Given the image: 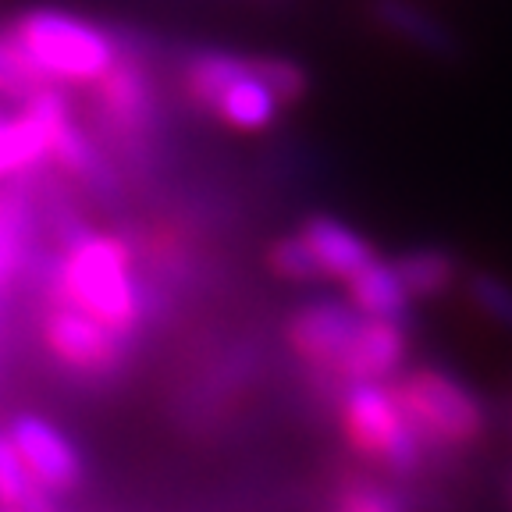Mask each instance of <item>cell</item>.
Listing matches in <instances>:
<instances>
[{"mask_svg":"<svg viewBox=\"0 0 512 512\" xmlns=\"http://www.w3.org/2000/svg\"><path fill=\"white\" fill-rule=\"evenodd\" d=\"M249 54L228 47H196L178 61V96L196 114L210 118L224 89L246 72Z\"/></svg>","mask_w":512,"mask_h":512,"instance_id":"15","label":"cell"},{"mask_svg":"<svg viewBox=\"0 0 512 512\" xmlns=\"http://www.w3.org/2000/svg\"><path fill=\"white\" fill-rule=\"evenodd\" d=\"M54 86H93L121 57L111 25L61 8H25L4 29Z\"/></svg>","mask_w":512,"mask_h":512,"instance_id":"4","label":"cell"},{"mask_svg":"<svg viewBox=\"0 0 512 512\" xmlns=\"http://www.w3.org/2000/svg\"><path fill=\"white\" fill-rule=\"evenodd\" d=\"M264 264H267V271H271L278 281H285V285H299V288L324 285V274H320L310 246L299 239V232L278 235V239L267 242Z\"/></svg>","mask_w":512,"mask_h":512,"instance_id":"22","label":"cell"},{"mask_svg":"<svg viewBox=\"0 0 512 512\" xmlns=\"http://www.w3.org/2000/svg\"><path fill=\"white\" fill-rule=\"evenodd\" d=\"M299 239L310 246L313 260H317L320 274H324V285H349L363 267H370L377 260V246L367 235L349 224L338 214H324V210H313L299 221Z\"/></svg>","mask_w":512,"mask_h":512,"instance_id":"12","label":"cell"},{"mask_svg":"<svg viewBox=\"0 0 512 512\" xmlns=\"http://www.w3.org/2000/svg\"><path fill=\"white\" fill-rule=\"evenodd\" d=\"M36 299H40V345L61 374L89 388H111L136 363L143 342L121 338L118 331L89 317L61 288H36Z\"/></svg>","mask_w":512,"mask_h":512,"instance_id":"6","label":"cell"},{"mask_svg":"<svg viewBox=\"0 0 512 512\" xmlns=\"http://www.w3.org/2000/svg\"><path fill=\"white\" fill-rule=\"evenodd\" d=\"M54 82L25 57V50L11 40L8 32L0 29V100L8 104H29L32 96H40L43 89H50Z\"/></svg>","mask_w":512,"mask_h":512,"instance_id":"21","label":"cell"},{"mask_svg":"<svg viewBox=\"0 0 512 512\" xmlns=\"http://www.w3.org/2000/svg\"><path fill=\"white\" fill-rule=\"evenodd\" d=\"M253 68L256 75L274 89V96L281 100V107H299L310 96L313 79L306 72V64H299L296 57L285 54H253Z\"/></svg>","mask_w":512,"mask_h":512,"instance_id":"23","label":"cell"},{"mask_svg":"<svg viewBox=\"0 0 512 512\" xmlns=\"http://www.w3.org/2000/svg\"><path fill=\"white\" fill-rule=\"evenodd\" d=\"M50 164L57 175L68 178L82 196L96 207L121 210L128 200V175L121 164L111 157L100 136H96L89 121H79L75 107L68 104L54 121V139H50Z\"/></svg>","mask_w":512,"mask_h":512,"instance_id":"8","label":"cell"},{"mask_svg":"<svg viewBox=\"0 0 512 512\" xmlns=\"http://www.w3.org/2000/svg\"><path fill=\"white\" fill-rule=\"evenodd\" d=\"M0 509L11 512H57V498L32 477L22 452L0 427Z\"/></svg>","mask_w":512,"mask_h":512,"instance_id":"19","label":"cell"},{"mask_svg":"<svg viewBox=\"0 0 512 512\" xmlns=\"http://www.w3.org/2000/svg\"><path fill=\"white\" fill-rule=\"evenodd\" d=\"M345 299H349L363 317L413 324L416 303L409 299L406 285H402L399 271H395V264H392V256H377L374 264L363 267V271L345 285Z\"/></svg>","mask_w":512,"mask_h":512,"instance_id":"18","label":"cell"},{"mask_svg":"<svg viewBox=\"0 0 512 512\" xmlns=\"http://www.w3.org/2000/svg\"><path fill=\"white\" fill-rule=\"evenodd\" d=\"M367 18L381 36L420 57L452 64L466 54V43L456 25L420 0H370Z\"/></svg>","mask_w":512,"mask_h":512,"instance_id":"11","label":"cell"},{"mask_svg":"<svg viewBox=\"0 0 512 512\" xmlns=\"http://www.w3.org/2000/svg\"><path fill=\"white\" fill-rule=\"evenodd\" d=\"M25 285H32V292L43 285L61 288L79 310L132 342H143L146 331L153 328L136 253L121 232L93 228L86 239L68 249H54L43 242Z\"/></svg>","mask_w":512,"mask_h":512,"instance_id":"1","label":"cell"},{"mask_svg":"<svg viewBox=\"0 0 512 512\" xmlns=\"http://www.w3.org/2000/svg\"><path fill=\"white\" fill-rule=\"evenodd\" d=\"M342 445L360 466L392 480H420L431 466V452L409 424L392 381L349 384L335 406Z\"/></svg>","mask_w":512,"mask_h":512,"instance_id":"3","label":"cell"},{"mask_svg":"<svg viewBox=\"0 0 512 512\" xmlns=\"http://www.w3.org/2000/svg\"><path fill=\"white\" fill-rule=\"evenodd\" d=\"M409 342H413V324L367 317L360 338H356L342 370H338V381L345 388L363 381H395L406 370Z\"/></svg>","mask_w":512,"mask_h":512,"instance_id":"13","label":"cell"},{"mask_svg":"<svg viewBox=\"0 0 512 512\" xmlns=\"http://www.w3.org/2000/svg\"><path fill=\"white\" fill-rule=\"evenodd\" d=\"M121 36V57L100 82L89 86V128L111 150L128 178L153 175L168 136L164 100H160L153 54L143 50L139 32Z\"/></svg>","mask_w":512,"mask_h":512,"instance_id":"2","label":"cell"},{"mask_svg":"<svg viewBox=\"0 0 512 512\" xmlns=\"http://www.w3.org/2000/svg\"><path fill=\"white\" fill-rule=\"evenodd\" d=\"M363 317L349 299L338 296H313L299 303L285 320V345L303 367L306 388L324 409L335 413L338 399H342L345 384L338 381L345 356L352 352L356 338H360Z\"/></svg>","mask_w":512,"mask_h":512,"instance_id":"7","label":"cell"},{"mask_svg":"<svg viewBox=\"0 0 512 512\" xmlns=\"http://www.w3.org/2000/svg\"><path fill=\"white\" fill-rule=\"evenodd\" d=\"M509 502H512V488H509Z\"/></svg>","mask_w":512,"mask_h":512,"instance_id":"24","label":"cell"},{"mask_svg":"<svg viewBox=\"0 0 512 512\" xmlns=\"http://www.w3.org/2000/svg\"><path fill=\"white\" fill-rule=\"evenodd\" d=\"M392 384L395 392H399L409 424L420 434L431 459L470 452V448H477L480 441L488 438V406L452 370L424 363V367L402 370Z\"/></svg>","mask_w":512,"mask_h":512,"instance_id":"5","label":"cell"},{"mask_svg":"<svg viewBox=\"0 0 512 512\" xmlns=\"http://www.w3.org/2000/svg\"><path fill=\"white\" fill-rule=\"evenodd\" d=\"M392 264L413 303H438V299L452 296L456 288H463L466 278L459 253H452L448 246H434V242L399 249L392 256Z\"/></svg>","mask_w":512,"mask_h":512,"instance_id":"16","label":"cell"},{"mask_svg":"<svg viewBox=\"0 0 512 512\" xmlns=\"http://www.w3.org/2000/svg\"><path fill=\"white\" fill-rule=\"evenodd\" d=\"M72 104L64 86H50L40 96L22 104L18 114L0 121V182L25 178L40 164H50V139H54V121L64 107Z\"/></svg>","mask_w":512,"mask_h":512,"instance_id":"10","label":"cell"},{"mask_svg":"<svg viewBox=\"0 0 512 512\" xmlns=\"http://www.w3.org/2000/svg\"><path fill=\"white\" fill-rule=\"evenodd\" d=\"M317 512H420L402 480L374 473L367 466H349L320 491Z\"/></svg>","mask_w":512,"mask_h":512,"instance_id":"14","label":"cell"},{"mask_svg":"<svg viewBox=\"0 0 512 512\" xmlns=\"http://www.w3.org/2000/svg\"><path fill=\"white\" fill-rule=\"evenodd\" d=\"M281 100L274 96V89L267 86L253 68V54H249L246 72L224 89V96L217 100L210 121H217L221 128H232L239 136H256V132H267L274 121L281 118Z\"/></svg>","mask_w":512,"mask_h":512,"instance_id":"17","label":"cell"},{"mask_svg":"<svg viewBox=\"0 0 512 512\" xmlns=\"http://www.w3.org/2000/svg\"><path fill=\"white\" fill-rule=\"evenodd\" d=\"M4 431H8V438L15 441V448L22 452L32 477L40 480L54 498L75 495V491L86 484L89 466H86V456H82V448L75 445L50 416L22 409V413H15L8 424H4Z\"/></svg>","mask_w":512,"mask_h":512,"instance_id":"9","label":"cell"},{"mask_svg":"<svg viewBox=\"0 0 512 512\" xmlns=\"http://www.w3.org/2000/svg\"><path fill=\"white\" fill-rule=\"evenodd\" d=\"M463 299L484 324H491L502 335H512V278L488 267H473L463 278Z\"/></svg>","mask_w":512,"mask_h":512,"instance_id":"20","label":"cell"}]
</instances>
